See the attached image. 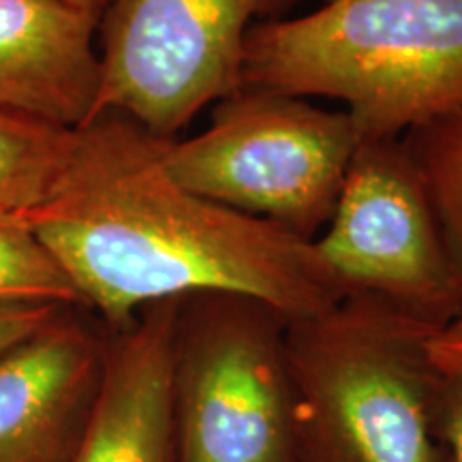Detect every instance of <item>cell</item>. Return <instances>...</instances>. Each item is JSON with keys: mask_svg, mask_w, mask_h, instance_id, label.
<instances>
[{"mask_svg": "<svg viewBox=\"0 0 462 462\" xmlns=\"http://www.w3.org/2000/svg\"><path fill=\"white\" fill-rule=\"evenodd\" d=\"M165 142L123 114H97L75 129L48 204L26 212L103 326L123 330L143 306L204 291L257 298L289 319L340 302L313 242L180 187Z\"/></svg>", "mask_w": 462, "mask_h": 462, "instance_id": "cell-1", "label": "cell"}, {"mask_svg": "<svg viewBox=\"0 0 462 462\" xmlns=\"http://www.w3.org/2000/svg\"><path fill=\"white\" fill-rule=\"evenodd\" d=\"M313 245L340 300H381L437 332L462 315V276L402 137L360 142Z\"/></svg>", "mask_w": 462, "mask_h": 462, "instance_id": "cell-7", "label": "cell"}, {"mask_svg": "<svg viewBox=\"0 0 462 462\" xmlns=\"http://www.w3.org/2000/svg\"><path fill=\"white\" fill-rule=\"evenodd\" d=\"M285 317L225 291L178 300L171 345L176 462H302Z\"/></svg>", "mask_w": 462, "mask_h": 462, "instance_id": "cell-4", "label": "cell"}, {"mask_svg": "<svg viewBox=\"0 0 462 462\" xmlns=\"http://www.w3.org/2000/svg\"><path fill=\"white\" fill-rule=\"evenodd\" d=\"M430 356L443 373L462 374V315L430 338Z\"/></svg>", "mask_w": 462, "mask_h": 462, "instance_id": "cell-16", "label": "cell"}, {"mask_svg": "<svg viewBox=\"0 0 462 462\" xmlns=\"http://www.w3.org/2000/svg\"><path fill=\"white\" fill-rule=\"evenodd\" d=\"M84 306H60L0 351V462H69L103 374L107 328Z\"/></svg>", "mask_w": 462, "mask_h": 462, "instance_id": "cell-8", "label": "cell"}, {"mask_svg": "<svg viewBox=\"0 0 462 462\" xmlns=\"http://www.w3.org/2000/svg\"><path fill=\"white\" fill-rule=\"evenodd\" d=\"M75 129L0 107V212L48 204L73 150Z\"/></svg>", "mask_w": 462, "mask_h": 462, "instance_id": "cell-11", "label": "cell"}, {"mask_svg": "<svg viewBox=\"0 0 462 462\" xmlns=\"http://www.w3.org/2000/svg\"><path fill=\"white\" fill-rule=\"evenodd\" d=\"M443 432H446L449 443L452 462H462V374L458 373H446Z\"/></svg>", "mask_w": 462, "mask_h": 462, "instance_id": "cell-15", "label": "cell"}, {"mask_svg": "<svg viewBox=\"0 0 462 462\" xmlns=\"http://www.w3.org/2000/svg\"><path fill=\"white\" fill-rule=\"evenodd\" d=\"M178 300L143 306L123 330L107 328L99 394L69 462H176L171 345Z\"/></svg>", "mask_w": 462, "mask_h": 462, "instance_id": "cell-9", "label": "cell"}, {"mask_svg": "<svg viewBox=\"0 0 462 462\" xmlns=\"http://www.w3.org/2000/svg\"><path fill=\"white\" fill-rule=\"evenodd\" d=\"M97 22L65 0H0V107L78 129L101 86Z\"/></svg>", "mask_w": 462, "mask_h": 462, "instance_id": "cell-10", "label": "cell"}, {"mask_svg": "<svg viewBox=\"0 0 462 462\" xmlns=\"http://www.w3.org/2000/svg\"><path fill=\"white\" fill-rule=\"evenodd\" d=\"M462 276V106L402 135Z\"/></svg>", "mask_w": 462, "mask_h": 462, "instance_id": "cell-12", "label": "cell"}, {"mask_svg": "<svg viewBox=\"0 0 462 462\" xmlns=\"http://www.w3.org/2000/svg\"><path fill=\"white\" fill-rule=\"evenodd\" d=\"M0 304L84 306L26 212H0Z\"/></svg>", "mask_w": 462, "mask_h": 462, "instance_id": "cell-13", "label": "cell"}, {"mask_svg": "<svg viewBox=\"0 0 462 462\" xmlns=\"http://www.w3.org/2000/svg\"><path fill=\"white\" fill-rule=\"evenodd\" d=\"M437 330L374 298L289 319L302 462H452Z\"/></svg>", "mask_w": 462, "mask_h": 462, "instance_id": "cell-3", "label": "cell"}, {"mask_svg": "<svg viewBox=\"0 0 462 462\" xmlns=\"http://www.w3.org/2000/svg\"><path fill=\"white\" fill-rule=\"evenodd\" d=\"M242 86L343 101L362 140L462 106V0H326L248 32Z\"/></svg>", "mask_w": 462, "mask_h": 462, "instance_id": "cell-2", "label": "cell"}, {"mask_svg": "<svg viewBox=\"0 0 462 462\" xmlns=\"http://www.w3.org/2000/svg\"><path fill=\"white\" fill-rule=\"evenodd\" d=\"M360 142L346 112L242 86L215 103L206 131L167 140L163 163L190 193L313 242L330 223Z\"/></svg>", "mask_w": 462, "mask_h": 462, "instance_id": "cell-5", "label": "cell"}, {"mask_svg": "<svg viewBox=\"0 0 462 462\" xmlns=\"http://www.w3.org/2000/svg\"><path fill=\"white\" fill-rule=\"evenodd\" d=\"M67 304H0V351L20 343Z\"/></svg>", "mask_w": 462, "mask_h": 462, "instance_id": "cell-14", "label": "cell"}, {"mask_svg": "<svg viewBox=\"0 0 462 462\" xmlns=\"http://www.w3.org/2000/svg\"><path fill=\"white\" fill-rule=\"evenodd\" d=\"M302 0H109L99 17L97 114L176 140L210 103L242 88L246 37Z\"/></svg>", "mask_w": 462, "mask_h": 462, "instance_id": "cell-6", "label": "cell"}, {"mask_svg": "<svg viewBox=\"0 0 462 462\" xmlns=\"http://www.w3.org/2000/svg\"><path fill=\"white\" fill-rule=\"evenodd\" d=\"M65 3L71 5V7H75L78 11H82V14L92 17V20L99 24V17L103 11H106L109 0H65Z\"/></svg>", "mask_w": 462, "mask_h": 462, "instance_id": "cell-17", "label": "cell"}]
</instances>
